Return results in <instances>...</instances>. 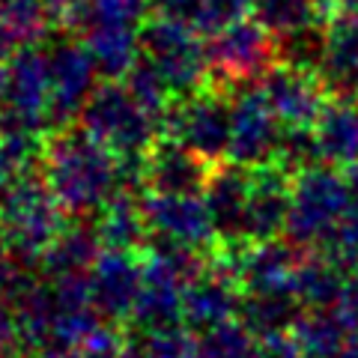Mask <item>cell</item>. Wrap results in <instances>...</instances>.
I'll return each instance as SVG.
<instances>
[{
    "mask_svg": "<svg viewBox=\"0 0 358 358\" xmlns=\"http://www.w3.org/2000/svg\"><path fill=\"white\" fill-rule=\"evenodd\" d=\"M42 179L69 215H93L126 188L122 159L84 129H60L48 134Z\"/></svg>",
    "mask_w": 358,
    "mask_h": 358,
    "instance_id": "1",
    "label": "cell"
},
{
    "mask_svg": "<svg viewBox=\"0 0 358 358\" xmlns=\"http://www.w3.org/2000/svg\"><path fill=\"white\" fill-rule=\"evenodd\" d=\"M69 227V212L39 176L13 179L0 197V236L24 266H36Z\"/></svg>",
    "mask_w": 358,
    "mask_h": 358,
    "instance_id": "2",
    "label": "cell"
},
{
    "mask_svg": "<svg viewBox=\"0 0 358 358\" xmlns=\"http://www.w3.org/2000/svg\"><path fill=\"white\" fill-rule=\"evenodd\" d=\"M81 129L122 162L143 159L155 141L164 138V120L143 108L126 84L108 81L96 87L81 110Z\"/></svg>",
    "mask_w": 358,
    "mask_h": 358,
    "instance_id": "3",
    "label": "cell"
},
{
    "mask_svg": "<svg viewBox=\"0 0 358 358\" xmlns=\"http://www.w3.org/2000/svg\"><path fill=\"white\" fill-rule=\"evenodd\" d=\"M352 209L346 173L331 164H308L293 173L289 185L287 239L305 251H317L338 221Z\"/></svg>",
    "mask_w": 358,
    "mask_h": 358,
    "instance_id": "4",
    "label": "cell"
},
{
    "mask_svg": "<svg viewBox=\"0 0 358 358\" xmlns=\"http://www.w3.org/2000/svg\"><path fill=\"white\" fill-rule=\"evenodd\" d=\"M141 57L162 72L176 99L212 84L203 33L192 24H182V21L152 15L141 27Z\"/></svg>",
    "mask_w": 358,
    "mask_h": 358,
    "instance_id": "5",
    "label": "cell"
},
{
    "mask_svg": "<svg viewBox=\"0 0 358 358\" xmlns=\"http://www.w3.org/2000/svg\"><path fill=\"white\" fill-rule=\"evenodd\" d=\"M224 93H227L224 87L209 84L197 93L176 99L164 114V138H173L209 164L227 159L233 96Z\"/></svg>",
    "mask_w": 358,
    "mask_h": 358,
    "instance_id": "6",
    "label": "cell"
},
{
    "mask_svg": "<svg viewBox=\"0 0 358 358\" xmlns=\"http://www.w3.org/2000/svg\"><path fill=\"white\" fill-rule=\"evenodd\" d=\"M212 84L224 90H236L245 84H257L281 57L278 39L260 21H236L224 27L206 42Z\"/></svg>",
    "mask_w": 358,
    "mask_h": 358,
    "instance_id": "7",
    "label": "cell"
},
{
    "mask_svg": "<svg viewBox=\"0 0 358 358\" xmlns=\"http://www.w3.org/2000/svg\"><path fill=\"white\" fill-rule=\"evenodd\" d=\"M0 126L51 134V60L39 45H21V51L6 60Z\"/></svg>",
    "mask_w": 358,
    "mask_h": 358,
    "instance_id": "8",
    "label": "cell"
},
{
    "mask_svg": "<svg viewBox=\"0 0 358 358\" xmlns=\"http://www.w3.org/2000/svg\"><path fill=\"white\" fill-rule=\"evenodd\" d=\"M143 215H147L150 239L176 248H192L212 254L218 245V230L212 221L203 194H143Z\"/></svg>",
    "mask_w": 358,
    "mask_h": 358,
    "instance_id": "9",
    "label": "cell"
},
{
    "mask_svg": "<svg viewBox=\"0 0 358 358\" xmlns=\"http://www.w3.org/2000/svg\"><path fill=\"white\" fill-rule=\"evenodd\" d=\"M284 126L278 114L268 108L260 87L233 90V114H230V147L227 162L239 167H263L278 159Z\"/></svg>",
    "mask_w": 358,
    "mask_h": 358,
    "instance_id": "10",
    "label": "cell"
},
{
    "mask_svg": "<svg viewBox=\"0 0 358 358\" xmlns=\"http://www.w3.org/2000/svg\"><path fill=\"white\" fill-rule=\"evenodd\" d=\"M257 87L284 129H313L320 110L331 99V87L320 69H305L287 60L275 63Z\"/></svg>",
    "mask_w": 358,
    "mask_h": 358,
    "instance_id": "11",
    "label": "cell"
},
{
    "mask_svg": "<svg viewBox=\"0 0 358 358\" xmlns=\"http://www.w3.org/2000/svg\"><path fill=\"white\" fill-rule=\"evenodd\" d=\"M51 60V131L69 129L96 93L99 66L84 42L60 39L48 48Z\"/></svg>",
    "mask_w": 358,
    "mask_h": 358,
    "instance_id": "12",
    "label": "cell"
},
{
    "mask_svg": "<svg viewBox=\"0 0 358 358\" xmlns=\"http://www.w3.org/2000/svg\"><path fill=\"white\" fill-rule=\"evenodd\" d=\"M90 289L99 313L110 322L131 317L143 284V254L105 248L90 268Z\"/></svg>",
    "mask_w": 358,
    "mask_h": 358,
    "instance_id": "13",
    "label": "cell"
},
{
    "mask_svg": "<svg viewBox=\"0 0 358 358\" xmlns=\"http://www.w3.org/2000/svg\"><path fill=\"white\" fill-rule=\"evenodd\" d=\"M289 185L293 173L281 164L251 167V192L245 209V242L278 239L287 233L289 218Z\"/></svg>",
    "mask_w": 358,
    "mask_h": 358,
    "instance_id": "14",
    "label": "cell"
},
{
    "mask_svg": "<svg viewBox=\"0 0 358 358\" xmlns=\"http://www.w3.org/2000/svg\"><path fill=\"white\" fill-rule=\"evenodd\" d=\"M212 164L173 138H159L143 155V185L159 194H203Z\"/></svg>",
    "mask_w": 358,
    "mask_h": 358,
    "instance_id": "15",
    "label": "cell"
},
{
    "mask_svg": "<svg viewBox=\"0 0 358 358\" xmlns=\"http://www.w3.org/2000/svg\"><path fill=\"white\" fill-rule=\"evenodd\" d=\"M245 293L239 281H233L227 272H221L209 263V268L185 289V320L188 329L212 331L218 326H227L236 317H242Z\"/></svg>",
    "mask_w": 358,
    "mask_h": 358,
    "instance_id": "16",
    "label": "cell"
},
{
    "mask_svg": "<svg viewBox=\"0 0 358 358\" xmlns=\"http://www.w3.org/2000/svg\"><path fill=\"white\" fill-rule=\"evenodd\" d=\"M185 284L159 266L152 257L143 254V284L141 296L134 301L131 320L143 331L173 329L185 320Z\"/></svg>",
    "mask_w": 358,
    "mask_h": 358,
    "instance_id": "17",
    "label": "cell"
},
{
    "mask_svg": "<svg viewBox=\"0 0 358 358\" xmlns=\"http://www.w3.org/2000/svg\"><path fill=\"white\" fill-rule=\"evenodd\" d=\"M251 192V167L218 164L212 167L209 182L203 188V200L212 212L218 230V242H245V209Z\"/></svg>",
    "mask_w": 358,
    "mask_h": 358,
    "instance_id": "18",
    "label": "cell"
},
{
    "mask_svg": "<svg viewBox=\"0 0 358 358\" xmlns=\"http://www.w3.org/2000/svg\"><path fill=\"white\" fill-rule=\"evenodd\" d=\"M320 159L331 167H352L358 162V105L350 96H331L313 122Z\"/></svg>",
    "mask_w": 358,
    "mask_h": 358,
    "instance_id": "19",
    "label": "cell"
},
{
    "mask_svg": "<svg viewBox=\"0 0 358 358\" xmlns=\"http://www.w3.org/2000/svg\"><path fill=\"white\" fill-rule=\"evenodd\" d=\"M329 87L352 93L358 87V13L338 9L326 21V54L320 66Z\"/></svg>",
    "mask_w": 358,
    "mask_h": 358,
    "instance_id": "20",
    "label": "cell"
},
{
    "mask_svg": "<svg viewBox=\"0 0 358 358\" xmlns=\"http://www.w3.org/2000/svg\"><path fill=\"white\" fill-rule=\"evenodd\" d=\"M96 230L105 248L138 251V254L147 251L150 227H147V215H143V197H138V192H126V188L117 192L99 209Z\"/></svg>",
    "mask_w": 358,
    "mask_h": 358,
    "instance_id": "21",
    "label": "cell"
},
{
    "mask_svg": "<svg viewBox=\"0 0 358 358\" xmlns=\"http://www.w3.org/2000/svg\"><path fill=\"white\" fill-rule=\"evenodd\" d=\"M105 251L102 239H99L96 224H69L48 251L39 260L42 272L48 278H60V275H87L93 263L99 260V254Z\"/></svg>",
    "mask_w": 358,
    "mask_h": 358,
    "instance_id": "22",
    "label": "cell"
},
{
    "mask_svg": "<svg viewBox=\"0 0 358 358\" xmlns=\"http://www.w3.org/2000/svg\"><path fill=\"white\" fill-rule=\"evenodd\" d=\"M346 275L350 268H343L338 260H331L329 254L313 251L301 254L299 272H296V299L310 308H334L343 293Z\"/></svg>",
    "mask_w": 358,
    "mask_h": 358,
    "instance_id": "23",
    "label": "cell"
},
{
    "mask_svg": "<svg viewBox=\"0 0 358 358\" xmlns=\"http://www.w3.org/2000/svg\"><path fill=\"white\" fill-rule=\"evenodd\" d=\"M81 42L93 54L99 75H105L108 81L126 78L141 60V30L134 27H96L87 30Z\"/></svg>",
    "mask_w": 358,
    "mask_h": 358,
    "instance_id": "24",
    "label": "cell"
},
{
    "mask_svg": "<svg viewBox=\"0 0 358 358\" xmlns=\"http://www.w3.org/2000/svg\"><path fill=\"white\" fill-rule=\"evenodd\" d=\"M350 331L352 329L341 320L338 310L310 308L296 320L289 334H293V341L305 358H341Z\"/></svg>",
    "mask_w": 358,
    "mask_h": 358,
    "instance_id": "25",
    "label": "cell"
},
{
    "mask_svg": "<svg viewBox=\"0 0 358 358\" xmlns=\"http://www.w3.org/2000/svg\"><path fill=\"white\" fill-rule=\"evenodd\" d=\"M257 21L272 33L278 42L301 36L308 30L326 27L329 13L322 0H257Z\"/></svg>",
    "mask_w": 358,
    "mask_h": 358,
    "instance_id": "26",
    "label": "cell"
},
{
    "mask_svg": "<svg viewBox=\"0 0 358 358\" xmlns=\"http://www.w3.org/2000/svg\"><path fill=\"white\" fill-rule=\"evenodd\" d=\"M150 0H75L66 30L84 33L96 27H134L147 24Z\"/></svg>",
    "mask_w": 358,
    "mask_h": 358,
    "instance_id": "27",
    "label": "cell"
},
{
    "mask_svg": "<svg viewBox=\"0 0 358 358\" xmlns=\"http://www.w3.org/2000/svg\"><path fill=\"white\" fill-rule=\"evenodd\" d=\"M308 308L289 293H260L245 296L242 305V322L257 338H272V334H289L296 320Z\"/></svg>",
    "mask_w": 358,
    "mask_h": 358,
    "instance_id": "28",
    "label": "cell"
},
{
    "mask_svg": "<svg viewBox=\"0 0 358 358\" xmlns=\"http://www.w3.org/2000/svg\"><path fill=\"white\" fill-rule=\"evenodd\" d=\"M45 141H48V134L42 131L0 126V164H3L9 179L30 176L36 167H42Z\"/></svg>",
    "mask_w": 358,
    "mask_h": 358,
    "instance_id": "29",
    "label": "cell"
},
{
    "mask_svg": "<svg viewBox=\"0 0 358 358\" xmlns=\"http://www.w3.org/2000/svg\"><path fill=\"white\" fill-rule=\"evenodd\" d=\"M200 343H203V358H263V341L236 320L203 331Z\"/></svg>",
    "mask_w": 358,
    "mask_h": 358,
    "instance_id": "30",
    "label": "cell"
},
{
    "mask_svg": "<svg viewBox=\"0 0 358 358\" xmlns=\"http://www.w3.org/2000/svg\"><path fill=\"white\" fill-rule=\"evenodd\" d=\"M0 13L13 27L18 45H36L54 24L48 0H0Z\"/></svg>",
    "mask_w": 358,
    "mask_h": 358,
    "instance_id": "31",
    "label": "cell"
},
{
    "mask_svg": "<svg viewBox=\"0 0 358 358\" xmlns=\"http://www.w3.org/2000/svg\"><path fill=\"white\" fill-rule=\"evenodd\" d=\"M126 87L131 90V96L138 99L143 108L152 110V114L162 117V120H164L167 110H171V105L176 102L171 84H167L162 78V72L143 57L134 63V69L126 75Z\"/></svg>",
    "mask_w": 358,
    "mask_h": 358,
    "instance_id": "32",
    "label": "cell"
},
{
    "mask_svg": "<svg viewBox=\"0 0 358 358\" xmlns=\"http://www.w3.org/2000/svg\"><path fill=\"white\" fill-rule=\"evenodd\" d=\"M141 355L143 358H203V343L192 331H182L179 326H173L162 331H147V338L141 341Z\"/></svg>",
    "mask_w": 358,
    "mask_h": 358,
    "instance_id": "33",
    "label": "cell"
},
{
    "mask_svg": "<svg viewBox=\"0 0 358 358\" xmlns=\"http://www.w3.org/2000/svg\"><path fill=\"white\" fill-rule=\"evenodd\" d=\"M254 6H257V0H203L197 30L203 33V36H215L224 27L245 21L254 13Z\"/></svg>",
    "mask_w": 358,
    "mask_h": 358,
    "instance_id": "34",
    "label": "cell"
},
{
    "mask_svg": "<svg viewBox=\"0 0 358 358\" xmlns=\"http://www.w3.org/2000/svg\"><path fill=\"white\" fill-rule=\"evenodd\" d=\"M126 343H129V338L120 331L117 322L102 320L81 341V346L75 350V355L78 358H120L122 350H126Z\"/></svg>",
    "mask_w": 358,
    "mask_h": 358,
    "instance_id": "35",
    "label": "cell"
},
{
    "mask_svg": "<svg viewBox=\"0 0 358 358\" xmlns=\"http://www.w3.org/2000/svg\"><path fill=\"white\" fill-rule=\"evenodd\" d=\"M200 6H203V0H150L152 15L182 21V24H192V27H197L200 21Z\"/></svg>",
    "mask_w": 358,
    "mask_h": 358,
    "instance_id": "36",
    "label": "cell"
},
{
    "mask_svg": "<svg viewBox=\"0 0 358 358\" xmlns=\"http://www.w3.org/2000/svg\"><path fill=\"white\" fill-rule=\"evenodd\" d=\"M334 310L341 313V320L350 329H358V266L350 268V275H346L343 293L338 299V305H334Z\"/></svg>",
    "mask_w": 358,
    "mask_h": 358,
    "instance_id": "37",
    "label": "cell"
},
{
    "mask_svg": "<svg viewBox=\"0 0 358 358\" xmlns=\"http://www.w3.org/2000/svg\"><path fill=\"white\" fill-rule=\"evenodd\" d=\"M260 341H263V358H305L296 346L293 334H272V338H260Z\"/></svg>",
    "mask_w": 358,
    "mask_h": 358,
    "instance_id": "38",
    "label": "cell"
},
{
    "mask_svg": "<svg viewBox=\"0 0 358 358\" xmlns=\"http://www.w3.org/2000/svg\"><path fill=\"white\" fill-rule=\"evenodd\" d=\"M15 48H18V39H15L13 27L6 24L3 13H0V63H6L9 57H13V54H15Z\"/></svg>",
    "mask_w": 358,
    "mask_h": 358,
    "instance_id": "39",
    "label": "cell"
},
{
    "mask_svg": "<svg viewBox=\"0 0 358 358\" xmlns=\"http://www.w3.org/2000/svg\"><path fill=\"white\" fill-rule=\"evenodd\" d=\"M346 182H350V194H352V206H358V162L352 167H346Z\"/></svg>",
    "mask_w": 358,
    "mask_h": 358,
    "instance_id": "40",
    "label": "cell"
},
{
    "mask_svg": "<svg viewBox=\"0 0 358 358\" xmlns=\"http://www.w3.org/2000/svg\"><path fill=\"white\" fill-rule=\"evenodd\" d=\"M341 358H358V329L350 331V338H346V346H343Z\"/></svg>",
    "mask_w": 358,
    "mask_h": 358,
    "instance_id": "41",
    "label": "cell"
},
{
    "mask_svg": "<svg viewBox=\"0 0 358 358\" xmlns=\"http://www.w3.org/2000/svg\"><path fill=\"white\" fill-rule=\"evenodd\" d=\"M36 358H78L75 352H66V350H39Z\"/></svg>",
    "mask_w": 358,
    "mask_h": 358,
    "instance_id": "42",
    "label": "cell"
},
{
    "mask_svg": "<svg viewBox=\"0 0 358 358\" xmlns=\"http://www.w3.org/2000/svg\"><path fill=\"white\" fill-rule=\"evenodd\" d=\"M322 6H326V13L334 15L338 9H343V0H322Z\"/></svg>",
    "mask_w": 358,
    "mask_h": 358,
    "instance_id": "43",
    "label": "cell"
},
{
    "mask_svg": "<svg viewBox=\"0 0 358 358\" xmlns=\"http://www.w3.org/2000/svg\"><path fill=\"white\" fill-rule=\"evenodd\" d=\"M9 182H13V179H9V173L3 171V164H0V197H3V192L9 188Z\"/></svg>",
    "mask_w": 358,
    "mask_h": 358,
    "instance_id": "44",
    "label": "cell"
},
{
    "mask_svg": "<svg viewBox=\"0 0 358 358\" xmlns=\"http://www.w3.org/2000/svg\"><path fill=\"white\" fill-rule=\"evenodd\" d=\"M3 93H6V66L0 63V102H3Z\"/></svg>",
    "mask_w": 358,
    "mask_h": 358,
    "instance_id": "45",
    "label": "cell"
},
{
    "mask_svg": "<svg viewBox=\"0 0 358 358\" xmlns=\"http://www.w3.org/2000/svg\"><path fill=\"white\" fill-rule=\"evenodd\" d=\"M0 358H18L15 346H0Z\"/></svg>",
    "mask_w": 358,
    "mask_h": 358,
    "instance_id": "46",
    "label": "cell"
},
{
    "mask_svg": "<svg viewBox=\"0 0 358 358\" xmlns=\"http://www.w3.org/2000/svg\"><path fill=\"white\" fill-rule=\"evenodd\" d=\"M343 9H352V13H358V0H343Z\"/></svg>",
    "mask_w": 358,
    "mask_h": 358,
    "instance_id": "47",
    "label": "cell"
},
{
    "mask_svg": "<svg viewBox=\"0 0 358 358\" xmlns=\"http://www.w3.org/2000/svg\"><path fill=\"white\" fill-rule=\"evenodd\" d=\"M350 99H352V102L358 105V87H355V90H352V93H350Z\"/></svg>",
    "mask_w": 358,
    "mask_h": 358,
    "instance_id": "48",
    "label": "cell"
}]
</instances>
